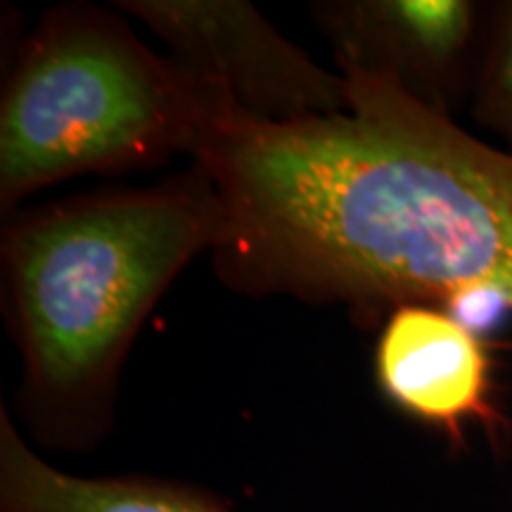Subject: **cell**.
<instances>
[{"instance_id": "obj_1", "label": "cell", "mask_w": 512, "mask_h": 512, "mask_svg": "<svg viewBox=\"0 0 512 512\" xmlns=\"http://www.w3.org/2000/svg\"><path fill=\"white\" fill-rule=\"evenodd\" d=\"M349 110L242 133L223 195L230 283L249 297L512 311V150L401 88L349 74Z\"/></svg>"}, {"instance_id": "obj_2", "label": "cell", "mask_w": 512, "mask_h": 512, "mask_svg": "<svg viewBox=\"0 0 512 512\" xmlns=\"http://www.w3.org/2000/svg\"><path fill=\"white\" fill-rule=\"evenodd\" d=\"M221 226L219 192L195 162L152 188L76 197L8 223L5 313L36 441L76 451L105 437L145 320L195 256L214 252Z\"/></svg>"}, {"instance_id": "obj_3", "label": "cell", "mask_w": 512, "mask_h": 512, "mask_svg": "<svg viewBox=\"0 0 512 512\" xmlns=\"http://www.w3.org/2000/svg\"><path fill=\"white\" fill-rule=\"evenodd\" d=\"M226 100L145 46L114 10L62 5L19 48L0 100V209L83 174L197 157Z\"/></svg>"}, {"instance_id": "obj_4", "label": "cell", "mask_w": 512, "mask_h": 512, "mask_svg": "<svg viewBox=\"0 0 512 512\" xmlns=\"http://www.w3.org/2000/svg\"><path fill=\"white\" fill-rule=\"evenodd\" d=\"M119 8L238 119L297 124L349 110L347 79L313 62L247 0H124Z\"/></svg>"}, {"instance_id": "obj_5", "label": "cell", "mask_w": 512, "mask_h": 512, "mask_svg": "<svg viewBox=\"0 0 512 512\" xmlns=\"http://www.w3.org/2000/svg\"><path fill=\"white\" fill-rule=\"evenodd\" d=\"M311 17L339 74L392 83L448 117L475 88L479 10L470 0H328L311 5Z\"/></svg>"}, {"instance_id": "obj_6", "label": "cell", "mask_w": 512, "mask_h": 512, "mask_svg": "<svg viewBox=\"0 0 512 512\" xmlns=\"http://www.w3.org/2000/svg\"><path fill=\"white\" fill-rule=\"evenodd\" d=\"M375 380L392 406L456 446L472 425L503 432L489 347L463 318L432 304H403L384 318Z\"/></svg>"}, {"instance_id": "obj_7", "label": "cell", "mask_w": 512, "mask_h": 512, "mask_svg": "<svg viewBox=\"0 0 512 512\" xmlns=\"http://www.w3.org/2000/svg\"><path fill=\"white\" fill-rule=\"evenodd\" d=\"M3 512H230L197 486L152 477H79L50 465L0 411Z\"/></svg>"}, {"instance_id": "obj_8", "label": "cell", "mask_w": 512, "mask_h": 512, "mask_svg": "<svg viewBox=\"0 0 512 512\" xmlns=\"http://www.w3.org/2000/svg\"><path fill=\"white\" fill-rule=\"evenodd\" d=\"M472 114L512 150V3L498 12L472 88Z\"/></svg>"}]
</instances>
